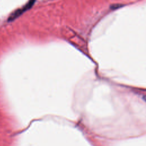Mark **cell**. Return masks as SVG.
I'll return each instance as SVG.
<instances>
[{
    "instance_id": "cell-1",
    "label": "cell",
    "mask_w": 146,
    "mask_h": 146,
    "mask_svg": "<svg viewBox=\"0 0 146 146\" xmlns=\"http://www.w3.org/2000/svg\"><path fill=\"white\" fill-rule=\"evenodd\" d=\"M35 1V0H30L28 2V3L25 6H23V8L18 9V10H16L15 11H14L12 14H11V15L9 18V19H8L9 21H11L14 20L16 18L19 17L21 14H22L23 12H25L26 10L29 9L33 6V5Z\"/></svg>"
},
{
    "instance_id": "cell-2",
    "label": "cell",
    "mask_w": 146,
    "mask_h": 146,
    "mask_svg": "<svg viewBox=\"0 0 146 146\" xmlns=\"http://www.w3.org/2000/svg\"><path fill=\"white\" fill-rule=\"evenodd\" d=\"M143 100H144L145 102H146V95H144V96H143Z\"/></svg>"
}]
</instances>
